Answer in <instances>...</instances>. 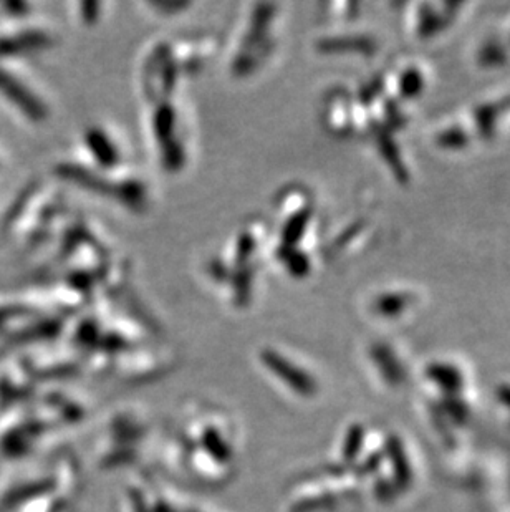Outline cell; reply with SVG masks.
I'll return each mask as SVG.
<instances>
[{
    "instance_id": "cell-1",
    "label": "cell",
    "mask_w": 510,
    "mask_h": 512,
    "mask_svg": "<svg viewBox=\"0 0 510 512\" xmlns=\"http://www.w3.org/2000/svg\"><path fill=\"white\" fill-rule=\"evenodd\" d=\"M259 9L247 22L249 29L239 40V49L232 58V70L239 75L254 72L264 60L265 54H269L272 49L270 27L274 20V5H259Z\"/></svg>"
},
{
    "instance_id": "cell-2",
    "label": "cell",
    "mask_w": 510,
    "mask_h": 512,
    "mask_svg": "<svg viewBox=\"0 0 510 512\" xmlns=\"http://www.w3.org/2000/svg\"><path fill=\"white\" fill-rule=\"evenodd\" d=\"M151 131L159 148V155L163 156L164 165L173 170H178L183 165V143L179 140V115L178 110L163 103L154 110L151 115Z\"/></svg>"
},
{
    "instance_id": "cell-3",
    "label": "cell",
    "mask_w": 510,
    "mask_h": 512,
    "mask_svg": "<svg viewBox=\"0 0 510 512\" xmlns=\"http://www.w3.org/2000/svg\"><path fill=\"white\" fill-rule=\"evenodd\" d=\"M85 143L100 165L106 166V168H115L120 163L121 155L118 145L102 128H98V126L90 128L85 133Z\"/></svg>"
}]
</instances>
